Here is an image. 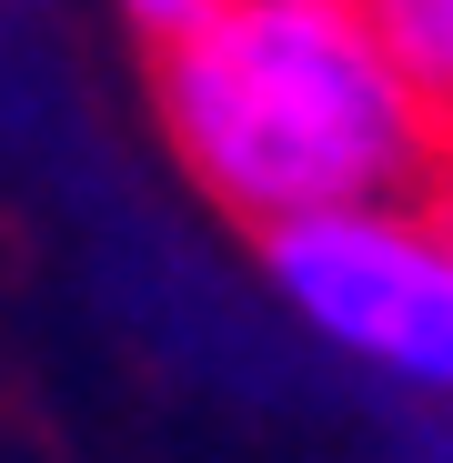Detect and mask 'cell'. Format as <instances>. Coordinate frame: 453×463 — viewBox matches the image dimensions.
<instances>
[{
  "label": "cell",
  "mask_w": 453,
  "mask_h": 463,
  "mask_svg": "<svg viewBox=\"0 0 453 463\" xmlns=\"http://www.w3.org/2000/svg\"><path fill=\"white\" fill-rule=\"evenodd\" d=\"M151 121L212 212L252 232L443 182V111L393 71L363 0H212L151 41Z\"/></svg>",
  "instance_id": "6da1fadb"
},
{
  "label": "cell",
  "mask_w": 453,
  "mask_h": 463,
  "mask_svg": "<svg viewBox=\"0 0 453 463\" xmlns=\"http://www.w3.org/2000/svg\"><path fill=\"white\" fill-rule=\"evenodd\" d=\"M282 313L333 363L393 383L413 403H453V192H403L262 232Z\"/></svg>",
  "instance_id": "7a4b0ae2"
},
{
  "label": "cell",
  "mask_w": 453,
  "mask_h": 463,
  "mask_svg": "<svg viewBox=\"0 0 453 463\" xmlns=\"http://www.w3.org/2000/svg\"><path fill=\"white\" fill-rule=\"evenodd\" d=\"M363 21H373V41L393 51L403 81L433 111H453V0H363Z\"/></svg>",
  "instance_id": "3957f363"
},
{
  "label": "cell",
  "mask_w": 453,
  "mask_h": 463,
  "mask_svg": "<svg viewBox=\"0 0 453 463\" xmlns=\"http://www.w3.org/2000/svg\"><path fill=\"white\" fill-rule=\"evenodd\" d=\"M111 11H121L131 31H151V41H172L182 21H202V11H212V0H111Z\"/></svg>",
  "instance_id": "277c9868"
},
{
  "label": "cell",
  "mask_w": 453,
  "mask_h": 463,
  "mask_svg": "<svg viewBox=\"0 0 453 463\" xmlns=\"http://www.w3.org/2000/svg\"><path fill=\"white\" fill-rule=\"evenodd\" d=\"M443 192H453V111H443Z\"/></svg>",
  "instance_id": "5b68a950"
}]
</instances>
